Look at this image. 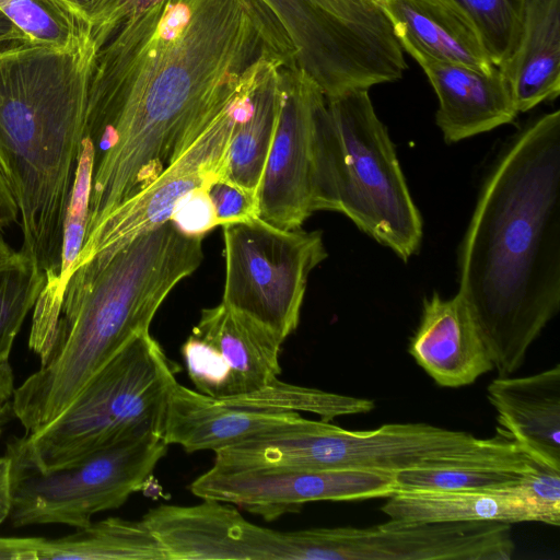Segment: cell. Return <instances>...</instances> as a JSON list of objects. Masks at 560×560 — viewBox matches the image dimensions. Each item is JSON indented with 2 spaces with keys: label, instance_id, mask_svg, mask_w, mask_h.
<instances>
[{
  "label": "cell",
  "instance_id": "obj_1",
  "mask_svg": "<svg viewBox=\"0 0 560 560\" xmlns=\"http://www.w3.org/2000/svg\"><path fill=\"white\" fill-rule=\"evenodd\" d=\"M295 65L259 0H156L98 48L84 137L104 139L127 176L153 178L270 71Z\"/></svg>",
  "mask_w": 560,
  "mask_h": 560
},
{
  "label": "cell",
  "instance_id": "obj_2",
  "mask_svg": "<svg viewBox=\"0 0 560 560\" xmlns=\"http://www.w3.org/2000/svg\"><path fill=\"white\" fill-rule=\"evenodd\" d=\"M457 294L500 376L524 363L560 307V112L521 130L481 188L458 256Z\"/></svg>",
  "mask_w": 560,
  "mask_h": 560
},
{
  "label": "cell",
  "instance_id": "obj_3",
  "mask_svg": "<svg viewBox=\"0 0 560 560\" xmlns=\"http://www.w3.org/2000/svg\"><path fill=\"white\" fill-rule=\"evenodd\" d=\"M202 240L170 220L77 265L39 369L14 389L13 413L26 434L58 417L104 364L149 331L174 287L200 266Z\"/></svg>",
  "mask_w": 560,
  "mask_h": 560
},
{
  "label": "cell",
  "instance_id": "obj_4",
  "mask_svg": "<svg viewBox=\"0 0 560 560\" xmlns=\"http://www.w3.org/2000/svg\"><path fill=\"white\" fill-rule=\"evenodd\" d=\"M98 43L0 48V168L16 202L22 252L51 281L84 138Z\"/></svg>",
  "mask_w": 560,
  "mask_h": 560
},
{
  "label": "cell",
  "instance_id": "obj_5",
  "mask_svg": "<svg viewBox=\"0 0 560 560\" xmlns=\"http://www.w3.org/2000/svg\"><path fill=\"white\" fill-rule=\"evenodd\" d=\"M312 209L335 211L407 261L422 219L369 90L324 98L315 114Z\"/></svg>",
  "mask_w": 560,
  "mask_h": 560
},
{
  "label": "cell",
  "instance_id": "obj_6",
  "mask_svg": "<svg viewBox=\"0 0 560 560\" xmlns=\"http://www.w3.org/2000/svg\"><path fill=\"white\" fill-rule=\"evenodd\" d=\"M231 466L365 470L396 475L460 465H529L508 436L481 439L429 423H388L348 430L326 421H301L215 452Z\"/></svg>",
  "mask_w": 560,
  "mask_h": 560
},
{
  "label": "cell",
  "instance_id": "obj_7",
  "mask_svg": "<svg viewBox=\"0 0 560 560\" xmlns=\"http://www.w3.org/2000/svg\"><path fill=\"white\" fill-rule=\"evenodd\" d=\"M176 366L149 331L135 337L35 433L11 443L42 469H54L122 440L162 435Z\"/></svg>",
  "mask_w": 560,
  "mask_h": 560
},
{
  "label": "cell",
  "instance_id": "obj_8",
  "mask_svg": "<svg viewBox=\"0 0 560 560\" xmlns=\"http://www.w3.org/2000/svg\"><path fill=\"white\" fill-rule=\"evenodd\" d=\"M168 445L148 433L98 448L54 469H42L11 442V508L14 527L39 524L88 526L96 513L118 509L142 490Z\"/></svg>",
  "mask_w": 560,
  "mask_h": 560
},
{
  "label": "cell",
  "instance_id": "obj_9",
  "mask_svg": "<svg viewBox=\"0 0 560 560\" xmlns=\"http://www.w3.org/2000/svg\"><path fill=\"white\" fill-rule=\"evenodd\" d=\"M222 302L282 342L296 329L312 270L326 257L320 231L283 230L260 218L223 225Z\"/></svg>",
  "mask_w": 560,
  "mask_h": 560
},
{
  "label": "cell",
  "instance_id": "obj_10",
  "mask_svg": "<svg viewBox=\"0 0 560 560\" xmlns=\"http://www.w3.org/2000/svg\"><path fill=\"white\" fill-rule=\"evenodd\" d=\"M511 524L405 522L296 530V560H509Z\"/></svg>",
  "mask_w": 560,
  "mask_h": 560
},
{
  "label": "cell",
  "instance_id": "obj_11",
  "mask_svg": "<svg viewBox=\"0 0 560 560\" xmlns=\"http://www.w3.org/2000/svg\"><path fill=\"white\" fill-rule=\"evenodd\" d=\"M190 492L202 500L238 505L273 521L318 501L387 498L397 492L395 475L365 470L293 469L213 463Z\"/></svg>",
  "mask_w": 560,
  "mask_h": 560
},
{
  "label": "cell",
  "instance_id": "obj_12",
  "mask_svg": "<svg viewBox=\"0 0 560 560\" xmlns=\"http://www.w3.org/2000/svg\"><path fill=\"white\" fill-rule=\"evenodd\" d=\"M256 86L192 137L154 179L117 206L86 236L77 265L97 252H114L170 221L184 196L222 175L230 138L248 110Z\"/></svg>",
  "mask_w": 560,
  "mask_h": 560
},
{
  "label": "cell",
  "instance_id": "obj_13",
  "mask_svg": "<svg viewBox=\"0 0 560 560\" xmlns=\"http://www.w3.org/2000/svg\"><path fill=\"white\" fill-rule=\"evenodd\" d=\"M282 343L266 326L221 302L202 310L182 355L196 390L228 401L278 380Z\"/></svg>",
  "mask_w": 560,
  "mask_h": 560
},
{
  "label": "cell",
  "instance_id": "obj_14",
  "mask_svg": "<svg viewBox=\"0 0 560 560\" xmlns=\"http://www.w3.org/2000/svg\"><path fill=\"white\" fill-rule=\"evenodd\" d=\"M324 98L305 71L285 68L281 112L258 187L259 218L279 229H301L313 213L314 125Z\"/></svg>",
  "mask_w": 560,
  "mask_h": 560
},
{
  "label": "cell",
  "instance_id": "obj_15",
  "mask_svg": "<svg viewBox=\"0 0 560 560\" xmlns=\"http://www.w3.org/2000/svg\"><path fill=\"white\" fill-rule=\"evenodd\" d=\"M142 520L165 560H280L284 551L283 532L249 522L231 503L161 504Z\"/></svg>",
  "mask_w": 560,
  "mask_h": 560
},
{
  "label": "cell",
  "instance_id": "obj_16",
  "mask_svg": "<svg viewBox=\"0 0 560 560\" xmlns=\"http://www.w3.org/2000/svg\"><path fill=\"white\" fill-rule=\"evenodd\" d=\"M408 352L442 387L467 386L494 370L478 326L458 294L443 299L434 292L423 300Z\"/></svg>",
  "mask_w": 560,
  "mask_h": 560
},
{
  "label": "cell",
  "instance_id": "obj_17",
  "mask_svg": "<svg viewBox=\"0 0 560 560\" xmlns=\"http://www.w3.org/2000/svg\"><path fill=\"white\" fill-rule=\"evenodd\" d=\"M423 69L439 101L436 125L447 143L510 124L517 116L510 88L498 68L491 72L407 51Z\"/></svg>",
  "mask_w": 560,
  "mask_h": 560
},
{
  "label": "cell",
  "instance_id": "obj_18",
  "mask_svg": "<svg viewBox=\"0 0 560 560\" xmlns=\"http://www.w3.org/2000/svg\"><path fill=\"white\" fill-rule=\"evenodd\" d=\"M299 412L232 406L178 382L171 389L162 438L187 453L235 445L256 435L301 421Z\"/></svg>",
  "mask_w": 560,
  "mask_h": 560
},
{
  "label": "cell",
  "instance_id": "obj_19",
  "mask_svg": "<svg viewBox=\"0 0 560 560\" xmlns=\"http://www.w3.org/2000/svg\"><path fill=\"white\" fill-rule=\"evenodd\" d=\"M487 398L504 433L536 464L560 470V365L492 380Z\"/></svg>",
  "mask_w": 560,
  "mask_h": 560
},
{
  "label": "cell",
  "instance_id": "obj_20",
  "mask_svg": "<svg viewBox=\"0 0 560 560\" xmlns=\"http://www.w3.org/2000/svg\"><path fill=\"white\" fill-rule=\"evenodd\" d=\"M406 52L462 63L483 72L490 61L469 18L451 0H376Z\"/></svg>",
  "mask_w": 560,
  "mask_h": 560
},
{
  "label": "cell",
  "instance_id": "obj_21",
  "mask_svg": "<svg viewBox=\"0 0 560 560\" xmlns=\"http://www.w3.org/2000/svg\"><path fill=\"white\" fill-rule=\"evenodd\" d=\"M498 69L518 114L559 96L560 0H527L517 44Z\"/></svg>",
  "mask_w": 560,
  "mask_h": 560
},
{
  "label": "cell",
  "instance_id": "obj_22",
  "mask_svg": "<svg viewBox=\"0 0 560 560\" xmlns=\"http://www.w3.org/2000/svg\"><path fill=\"white\" fill-rule=\"evenodd\" d=\"M516 483L469 490H404L387 497L381 511L405 522L504 523L540 522L542 513L516 489Z\"/></svg>",
  "mask_w": 560,
  "mask_h": 560
},
{
  "label": "cell",
  "instance_id": "obj_23",
  "mask_svg": "<svg viewBox=\"0 0 560 560\" xmlns=\"http://www.w3.org/2000/svg\"><path fill=\"white\" fill-rule=\"evenodd\" d=\"M93 166L94 148L91 140L84 137L65 218L60 266L56 277L44 283L33 307L28 342L30 348L38 355H42L50 343L67 283L86 238Z\"/></svg>",
  "mask_w": 560,
  "mask_h": 560
},
{
  "label": "cell",
  "instance_id": "obj_24",
  "mask_svg": "<svg viewBox=\"0 0 560 560\" xmlns=\"http://www.w3.org/2000/svg\"><path fill=\"white\" fill-rule=\"evenodd\" d=\"M285 68L275 70L255 88L224 158L222 176L257 194L281 112Z\"/></svg>",
  "mask_w": 560,
  "mask_h": 560
},
{
  "label": "cell",
  "instance_id": "obj_25",
  "mask_svg": "<svg viewBox=\"0 0 560 560\" xmlns=\"http://www.w3.org/2000/svg\"><path fill=\"white\" fill-rule=\"evenodd\" d=\"M33 560H165L145 522L108 517L57 539L33 538Z\"/></svg>",
  "mask_w": 560,
  "mask_h": 560
},
{
  "label": "cell",
  "instance_id": "obj_26",
  "mask_svg": "<svg viewBox=\"0 0 560 560\" xmlns=\"http://www.w3.org/2000/svg\"><path fill=\"white\" fill-rule=\"evenodd\" d=\"M0 11L30 42L73 48L91 36V25L65 0H0Z\"/></svg>",
  "mask_w": 560,
  "mask_h": 560
},
{
  "label": "cell",
  "instance_id": "obj_27",
  "mask_svg": "<svg viewBox=\"0 0 560 560\" xmlns=\"http://www.w3.org/2000/svg\"><path fill=\"white\" fill-rule=\"evenodd\" d=\"M223 402L256 410L306 411L326 422L341 416L368 413L375 407L372 399L292 385L279 378L259 393Z\"/></svg>",
  "mask_w": 560,
  "mask_h": 560
},
{
  "label": "cell",
  "instance_id": "obj_28",
  "mask_svg": "<svg viewBox=\"0 0 560 560\" xmlns=\"http://www.w3.org/2000/svg\"><path fill=\"white\" fill-rule=\"evenodd\" d=\"M44 280L35 261L22 250L0 261V363L9 361L14 339Z\"/></svg>",
  "mask_w": 560,
  "mask_h": 560
},
{
  "label": "cell",
  "instance_id": "obj_29",
  "mask_svg": "<svg viewBox=\"0 0 560 560\" xmlns=\"http://www.w3.org/2000/svg\"><path fill=\"white\" fill-rule=\"evenodd\" d=\"M537 464L460 465L415 468L395 475L398 491L469 490L505 487L516 483Z\"/></svg>",
  "mask_w": 560,
  "mask_h": 560
},
{
  "label": "cell",
  "instance_id": "obj_30",
  "mask_svg": "<svg viewBox=\"0 0 560 560\" xmlns=\"http://www.w3.org/2000/svg\"><path fill=\"white\" fill-rule=\"evenodd\" d=\"M475 25L497 68L513 52L522 31L527 0H451Z\"/></svg>",
  "mask_w": 560,
  "mask_h": 560
},
{
  "label": "cell",
  "instance_id": "obj_31",
  "mask_svg": "<svg viewBox=\"0 0 560 560\" xmlns=\"http://www.w3.org/2000/svg\"><path fill=\"white\" fill-rule=\"evenodd\" d=\"M205 190L213 206L219 225L259 218L258 194L222 175L211 178Z\"/></svg>",
  "mask_w": 560,
  "mask_h": 560
},
{
  "label": "cell",
  "instance_id": "obj_32",
  "mask_svg": "<svg viewBox=\"0 0 560 560\" xmlns=\"http://www.w3.org/2000/svg\"><path fill=\"white\" fill-rule=\"evenodd\" d=\"M515 487L542 513L546 524L560 525V470L537 464Z\"/></svg>",
  "mask_w": 560,
  "mask_h": 560
},
{
  "label": "cell",
  "instance_id": "obj_33",
  "mask_svg": "<svg viewBox=\"0 0 560 560\" xmlns=\"http://www.w3.org/2000/svg\"><path fill=\"white\" fill-rule=\"evenodd\" d=\"M171 221L183 233L192 236H205L219 225L205 187L197 188L184 196L175 207Z\"/></svg>",
  "mask_w": 560,
  "mask_h": 560
},
{
  "label": "cell",
  "instance_id": "obj_34",
  "mask_svg": "<svg viewBox=\"0 0 560 560\" xmlns=\"http://www.w3.org/2000/svg\"><path fill=\"white\" fill-rule=\"evenodd\" d=\"M89 24L92 32L103 30L113 19L121 0H65Z\"/></svg>",
  "mask_w": 560,
  "mask_h": 560
},
{
  "label": "cell",
  "instance_id": "obj_35",
  "mask_svg": "<svg viewBox=\"0 0 560 560\" xmlns=\"http://www.w3.org/2000/svg\"><path fill=\"white\" fill-rule=\"evenodd\" d=\"M14 377L9 361L0 363V435L12 411Z\"/></svg>",
  "mask_w": 560,
  "mask_h": 560
},
{
  "label": "cell",
  "instance_id": "obj_36",
  "mask_svg": "<svg viewBox=\"0 0 560 560\" xmlns=\"http://www.w3.org/2000/svg\"><path fill=\"white\" fill-rule=\"evenodd\" d=\"M18 215L16 202L0 168V229L15 222Z\"/></svg>",
  "mask_w": 560,
  "mask_h": 560
},
{
  "label": "cell",
  "instance_id": "obj_37",
  "mask_svg": "<svg viewBox=\"0 0 560 560\" xmlns=\"http://www.w3.org/2000/svg\"><path fill=\"white\" fill-rule=\"evenodd\" d=\"M11 508L10 462L0 457V525L8 518Z\"/></svg>",
  "mask_w": 560,
  "mask_h": 560
},
{
  "label": "cell",
  "instance_id": "obj_38",
  "mask_svg": "<svg viewBox=\"0 0 560 560\" xmlns=\"http://www.w3.org/2000/svg\"><path fill=\"white\" fill-rule=\"evenodd\" d=\"M30 42L26 36L0 11V48Z\"/></svg>",
  "mask_w": 560,
  "mask_h": 560
},
{
  "label": "cell",
  "instance_id": "obj_39",
  "mask_svg": "<svg viewBox=\"0 0 560 560\" xmlns=\"http://www.w3.org/2000/svg\"><path fill=\"white\" fill-rule=\"evenodd\" d=\"M14 254V250L8 245V243L4 241L1 229H0V261L5 260L10 256Z\"/></svg>",
  "mask_w": 560,
  "mask_h": 560
},
{
  "label": "cell",
  "instance_id": "obj_40",
  "mask_svg": "<svg viewBox=\"0 0 560 560\" xmlns=\"http://www.w3.org/2000/svg\"><path fill=\"white\" fill-rule=\"evenodd\" d=\"M292 538H293V560H294V537H293V532H292Z\"/></svg>",
  "mask_w": 560,
  "mask_h": 560
}]
</instances>
